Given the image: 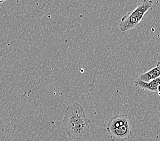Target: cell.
Masks as SVG:
<instances>
[{"label": "cell", "instance_id": "6da1fadb", "mask_svg": "<svg viewBox=\"0 0 160 141\" xmlns=\"http://www.w3.org/2000/svg\"><path fill=\"white\" fill-rule=\"evenodd\" d=\"M61 129L73 141H87L90 139L89 120L81 103L74 102L66 109Z\"/></svg>", "mask_w": 160, "mask_h": 141}, {"label": "cell", "instance_id": "7a4b0ae2", "mask_svg": "<svg viewBox=\"0 0 160 141\" xmlns=\"http://www.w3.org/2000/svg\"><path fill=\"white\" fill-rule=\"evenodd\" d=\"M152 0H144L140 2L136 8L121 18L119 25V29L121 32H126L132 29L136 28L148 10L153 6Z\"/></svg>", "mask_w": 160, "mask_h": 141}, {"label": "cell", "instance_id": "3957f363", "mask_svg": "<svg viewBox=\"0 0 160 141\" xmlns=\"http://www.w3.org/2000/svg\"><path fill=\"white\" fill-rule=\"evenodd\" d=\"M109 135L112 141H128L132 136L131 125L129 123L125 124L110 132Z\"/></svg>", "mask_w": 160, "mask_h": 141}, {"label": "cell", "instance_id": "277c9868", "mask_svg": "<svg viewBox=\"0 0 160 141\" xmlns=\"http://www.w3.org/2000/svg\"><path fill=\"white\" fill-rule=\"evenodd\" d=\"M128 123H129L128 116L127 115H125V114H119V115L112 117L109 120L107 126H106V130L109 134L114 129Z\"/></svg>", "mask_w": 160, "mask_h": 141}, {"label": "cell", "instance_id": "5b68a950", "mask_svg": "<svg viewBox=\"0 0 160 141\" xmlns=\"http://www.w3.org/2000/svg\"><path fill=\"white\" fill-rule=\"evenodd\" d=\"M134 84L136 87L142 90L151 91V92H157L158 86L160 85V78L151 80L148 82H144L138 79L134 82Z\"/></svg>", "mask_w": 160, "mask_h": 141}, {"label": "cell", "instance_id": "8992f818", "mask_svg": "<svg viewBox=\"0 0 160 141\" xmlns=\"http://www.w3.org/2000/svg\"><path fill=\"white\" fill-rule=\"evenodd\" d=\"M159 78H160V61L157 63L154 68L141 74L138 79L144 82H148Z\"/></svg>", "mask_w": 160, "mask_h": 141}, {"label": "cell", "instance_id": "52a82bcc", "mask_svg": "<svg viewBox=\"0 0 160 141\" xmlns=\"http://www.w3.org/2000/svg\"><path fill=\"white\" fill-rule=\"evenodd\" d=\"M158 94L160 96V85L158 86Z\"/></svg>", "mask_w": 160, "mask_h": 141}, {"label": "cell", "instance_id": "ba28073f", "mask_svg": "<svg viewBox=\"0 0 160 141\" xmlns=\"http://www.w3.org/2000/svg\"><path fill=\"white\" fill-rule=\"evenodd\" d=\"M3 2H4V1H0V4H1V3H2Z\"/></svg>", "mask_w": 160, "mask_h": 141}]
</instances>
